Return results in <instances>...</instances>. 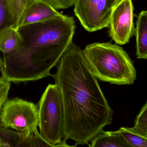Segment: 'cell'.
Masks as SVG:
<instances>
[{
  "mask_svg": "<svg viewBox=\"0 0 147 147\" xmlns=\"http://www.w3.org/2000/svg\"><path fill=\"white\" fill-rule=\"evenodd\" d=\"M57 67L52 77L63 103V139L88 145L111 123L113 111L79 47L72 42Z\"/></svg>",
  "mask_w": 147,
  "mask_h": 147,
  "instance_id": "1",
  "label": "cell"
},
{
  "mask_svg": "<svg viewBox=\"0 0 147 147\" xmlns=\"http://www.w3.org/2000/svg\"><path fill=\"white\" fill-rule=\"evenodd\" d=\"M75 28L73 17L63 14L19 28L23 45L17 52L3 54L1 77L20 83L51 76L72 43Z\"/></svg>",
  "mask_w": 147,
  "mask_h": 147,
  "instance_id": "2",
  "label": "cell"
},
{
  "mask_svg": "<svg viewBox=\"0 0 147 147\" xmlns=\"http://www.w3.org/2000/svg\"><path fill=\"white\" fill-rule=\"evenodd\" d=\"M83 52L89 68L98 79L118 85L134 84L136 70L121 47L110 42H96L86 45Z\"/></svg>",
  "mask_w": 147,
  "mask_h": 147,
  "instance_id": "3",
  "label": "cell"
},
{
  "mask_svg": "<svg viewBox=\"0 0 147 147\" xmlns=\"http://www.w3.org/2000/svg\"><path fill=\"white\" fill-rule=\"evenodd\" d=\"M38 127L42 138L51 147H68L63 139L65 126L64 108L57 84H49L38 105Z\"/></svg>",
  "mask_w": 147,
  "mask_h": 147,
  "instance_id": "4",
  "label": "cell"
},
{
  "mask_svg": "<svg viewBox=\"0 0 147 147\" xmlns=\"http://www.w3.org/2000/svg\"><path fill=\"white\" fill-rule=\"evenodd\" d=\"M38 105L18 98L8 99L0 111V127L11 128L29 139L38 133Z\"/></svg>",
  "mask_w": 147,
  "mask_h": 147,
  "instance_id": "5",
  "label": "cell"
},
{
  "mask_svg": "<svg viewBox=\"0 0 147 147\" xmlns=\"http://www.w3.org/2000/svg\"><path fill=\"white\" fill-rule=\"evenodd\" d=\"M121 0H75L74 12L89 32L109 27L111 14Z\"/></svg>",
  "mask_w": 147,
  "mask_h": 147,
  "instance_id": "6",
  "label": "cell"
},
{
  "mask_svg": "<svg viewBox=\"0 0 147 147\" xmlns=\"http://www.w3.org/2000/svg\"><path fill=\"white\" fill-rule=\"evenodd\" d=\"M132 0H121L112 12L109 27V35L116 43L125 45L135 34Z\"/></svg>",
  "mask_w": 147,
  "mask_h": 147,
  "instance_id": "7",
  "label": "cell"
},
{
  "mask_svg": "<svg viewBox=\"0 0 147 147\" xmlns=\"http://www.w3.org/2000/svg\"><path fill=\"white\" fill-rule=\"evenodd\" d=\"M62 14L42 0H29L22 15L17 28L53 19Z\"/></svg>",
  "mask_w": 147,
  "mask_h": 147,
  "instance_id": "8",
  "label": "cell"
},
{
  "mask_svg": "<svg viewBox=\"0 0 147 147\" xmlns=\"http://www.w3.org/2000/svg\"><path fill=\"white\" fill-rule=\"evenodd\" d=\"M23 42L19 29L9 28L0 34V51L5 54L17 52L22 47Z\"/></svg>",
  "mask_w": 147,
  "mask_h": 147,
  "instance_id": "9",
  "label": "cell"
},
{
  "mask_svg": "<svg viewBox=\"0 0 147 147\" xmlns=\"http://www.w3.org/2000/svg\"><path fill=\"white\" fill-rule=\"evenodd\" d=\"M135 34L137 58L147 59V10L142 11L137 16Z\"/></svg>",
  "mask_w": 147,
  "mask_h": 147,
  "instance_id": "10",
  "label": "cell"
},
{
  "mask_svg": "<svg viewBox=\"0 0 147 147\" xmlns=\"http://www.w3.org/2000/svg\"><path fill=\"white\" fill-rule=\"evenodd\" d=\"M91 147H130L123 136L117 131H102L90 141Z\"/></svg>",
  "mask_w": 147,
  "mask_h": 147,
  "instance_id": "11",
  "label": "cell"
},
{
  "mask_svg": "<svg viewBox=\"0 0 147 147\" xmlns=\"http://www.w3.org/2000/svg\"><path fill=\"white\" fill-rule=\"evenodd\" d=\"M31 140L24 134L0 127V147H31Z\"/></svg>",
  "mask_w": 147,
  "mask_h": 147,
  "instance_id": "12",
  "label": "cell"
},
{
  "mask_svg": "<svg viewBox=\"0 0 147 147\" xmlns=\"http://www.w3.org/2000/svg\"><path fill=\"white\" fill-rule=\"evenodd\" d=\"M117 131L131 147H147V135L141 133L134 127H123Z\"/></svg>",
  "mask_w": 147,
  "mask_h": 147,
  "instance_id": "13",
  "label": "cell"
},
{
  "mask_svg": "<svg viewBox=\"0 0 147 147\" xmlns=\"http://www.w3.org/2000/svg\"><path fill=\"white\" fill-rule=\"evenodd\" d=\"M12 27L13 20L7 1L0 0V34Z\"/></svg>",
  "mask_w": 147,
  "mask_h": 147,
  "instance_id": "14",
  "label": "cell"
},
{
  "mask_svg": "<svg viewBox=\"0 0 147 147\" xmlns=\"http://www.w3.org/2000/svg\"><path fill=\"white\" fill-rule=\"evenodd\" d=\"M13 16L14 27L17 28L22 15L29 0H7Z\"/></svg>",
  "mask_w": 147,
  "mask_h": 147,
  "instance_id": "15",
  "label": "cell"
},
{
  "mask_svg": "<svg viewBox=\"0 0 147 147\" xmlns=\"http://www.w3.org/2000/svg\"><path fill=\"white\" fill-rule=\"evenodd\" d=\"M134 127L147 135V102L136 116Z\"/></svg>",
  "mask_w": 147,
  "mask_h": 147,
  "instance_id": "16",
  "label": "cell"
},
{
  "mask_svg": "<svg viewBox=\"0 0 147 147\" xmlns=\"http://www.w3.org/2000/svg\"><path fill=\"white\" fill-rule=\"evenodd\" d=\"M10 88V82L1 77H0V111L3 105L8 99Z\"/></svg>",
  "mask_w": 147,
  "mask_h": 147,
  "instance_id": "17",
  "label": "cell"
},
{
  "mask_svg": "<svg viewBox=\"0 0 147 147\" xmlns=\"http://www.w3.org/2000/svg\"><path fill=\"white\" fill-rule=\"evenodd\" d=\"M56 9H65L74 6L75 0H42Z\"/></svg>",
  "mask_w": 147,
  "mask_h": 147,
  "instance_id": "18",
  "label": "cell"
},
{
  "mask_svg": "<svg viewBox=\"0 0 147 147\" xmlns=\"http://www.w3.org/2000/svg\"><path fill=\"white\" fill-rule=\"evenodd\" d=\"M3 64V59L1 58V56H0V70H1Z\"/></svg>",
  "mask_w": 147,
  "mask_h": 147,
  "instance_id": "19",
  "label": "cell"
}]
</instances>
